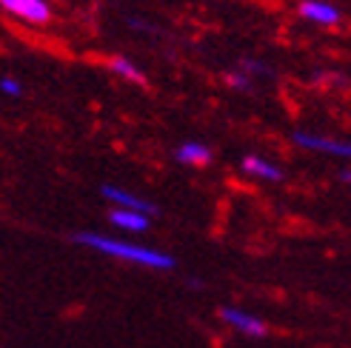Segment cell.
I'll list each match as a JSON object with an SVG mask.
<instances>
[{
	"label": "cell",
	"instance_id": "obj_6",
	"mask_svg": "<svg viewBox=\"0 0 351 348\" xmlns=\"http://www.w3.org/2000/svg\"><path fill=\"white\" fill-rule=\"evenodd\" d=\"M300 14L306 17V21L317 23V26H337L343 21L340 9L335 3H328V0H303Z\"/></svg>",
	"mask_w": 351,
	"mask_h": 348
},
{
	"label": "cell",
	"instance_id": "obj_7",
	"mask_svg": "<svg viewBox=\"0 0 351 348\" xmlns=\"http://www.w3.org/2000/svg\"><path fill=\"white\" fill-rule=\"evenodd\" d=\"M243 171L252 174L257 180H269V183H280L283 180V169H277L271 160L266 158H257V154H249V158H243Z\"/></svg>",
	"mask_w": 351,
	"mask_h": 348
},
{
	"label": "cell",
	"instance_id": "obj_2",
	"mask_svg": "<svg viewBox=\"0 0 351 348\" xmlns=\"http://www.w3.org/2000/svg\"><path fill=\"white\" fill-rule=\"evenodd\" d=\"M291 140L308 149V151H320V154H331V158H343L351 160V140H340V137H326V134H311V132H294Z\"/></svg>",
	"mask_w": 351,
	"mask_h": 348
},
{
	"label": "cell",
	"instance_id": "obj_4",
	"mask_svg": "<svg viewBox=\"0 0 351 348\" xmlns=\"http://www.w3.org/2000/svg\"><path fill=\"white\" fill-rule=\"evenodd\" d=\"M0 6H3L9 14L21 17L26 23H34V26L49 23V17H51L46 0H0Z\"/></svg>",
	"mask_w": 351,
	"mask_h": 348
},
{
	"label": "cell",
	"instance_id": "obj_3",
	"mask_svg": "<svg viewBox=\"0 0 351 348\" xmlns=\"http://www.w3.org/2000/svg\"><path fill=\"white\" fill-rule=\"evenodd\" d=\"M220 320L223 323H229L234 332L245 334V337H266V323H263L260 317L249 314V311H243V308H234V306H223L220 308Z\"/></svg>",
	"mask_w": 351,
	"mask_h": 348
},
{
	"label": "cell",
	"instance_id": "obj_8",
	"mask_svg": "<svg viewBox=\"0 0 351 348\" xmlns=\"http://www.w3.org/2000/svg\"><path fill=\"white\" fill-rule=\"evenodd\" d=\"M174 158H178L180 163H186V166H206L208 160H212V149L197 143V140H189V143L178 146Z\"/></svg>",
	"mask_w": 351,
	"mask_h": 348
},
{
	"label": "cell",
	"instance_id": "obj_13",
	"mask_svg": "<svg viewBox=\"0 0 351 348\" xmlns=\"http://www.w3.org/2000/svg\"><path fill=\"white\" fill-rule=\"evenodd\" d=\"M229 83L234 86V89L249 92V89H252V75H245V72H232V75H229Z\"/></svg>",
	"mask_w": 351,
	"mask_h": 348
},
{
	"label": "cell",
	"instance_id": "obj_11",
	"mask_svg": "<svg viewBox=\"0 0 351 348\" xmlns=\"http://www.w3.org/2000/svg\"><path fill=\"white\" fill-rule=\"evenodd\" d=\"M240 72H245V75H271V69L266 66V63H260V60H240Z\"/></svg>",
	"mask_w": 351,
	"mask_h": 348
},
{
	"label": "cell",
	"instance_id": "obj_10",
	"mask_svg": "<svg viewBox=\"0 0 351 348\" xmlns=\"http://www.w3.org/2000/svg\"><path fill=\"white\" fill-rule=\"evenodd\" d=\"M109 69L117 75V77H123V80H132V83H140L143 80V72L129 60V58H114L112 63H109Z\"/></svg>",
	"mask_w": 351,
	"mask_h": 348
},
{
	"label": "cell",
	"instance_id": "obj_12",
	"mask_svg": "<svg viewBox=\"0 0 351 348\" xmlns=\"http://www.w3.org/2000/svg\"><path fill=\"white\" fill-rule=\"evenodd\" d=\"M0 92L9 95V97H21L23 86H21V80H14V77H0Z\"/></svg>",
	"mask_w": 351,
	"mask_h": 348
},
{
	"label": "cell",
	"instance_id": "obj_14",
	"mask_svg": "<svg viewBox=\"0 0 351 348\" xmlns=\"http://www.w3.org/2000/svg\"><path fill=\"white\" fill-rule=\"evenodd\" d=\"M340 180L351 186V169H343V171H340Z\"/></svg>",
	"mask_w": 351,
	"mask_h": 348
},
{
	"label": "cell",
	"instance_id": "obj_1",
	"mask_svg": "<svg viewBox=\"0 0 351 348\" xmlns=\"http://www.w3.org/2000/svg\"><path fill=\"white\" fill-rule=\"evenodd\" d=\"M75 246H86V249H95L100 254H109L117 260H126V263H137V266H146V269H157V271H171L174 266V257L166 251H157L149 246H137V243H126V240H114V237H103V234H92V232H77L72 237Z\"/></svg>",
	"mask_w": 351,
	"mask_h": 348
},
{
	"label": "cell",
	"instance_id": "obj_9",
	"mask_svg": "<svg viewBox=\"0 0 351 348\" xmlns=\"http://www.w3.org/2000/svg\"><path fill=\"white\" fill-rule=\"evenodd\" d=\"M109 220H112V225H117L123 232H146L149 229V217L140 212H129V208H114Z\"/></svg>",
	"mask_w": 351,
	"mask_h": 348
},
{
	"label": "cell",
	"instance_id": "obj_5",
	"mask_svg": "<svg viewBox=\"0 0 351 348\" xmlns=\"http://www.w3.org/2000/svg\"><path fill=\"white\" fill-rule=\"evenodd\" d=\"M100 195L106 197L109 203H114L117 208H129V212H140V214H146V217H154L157 214V208L149 200L132 195V191H123V188H114V186H103Z\"/></svg>",
	"mask_w": 351,
	"mask_h": 348
}]
</instances>
